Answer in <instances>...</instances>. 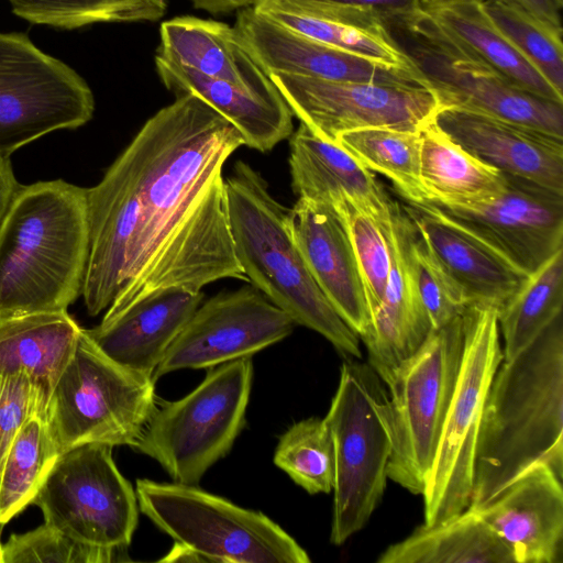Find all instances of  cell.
Masks as SVG:
<instances>
[{
    "label": "cell",
    "mask_w": 563,
    "mask_h": 563,
    "mask_svg": "<svg viewBox=\"0 0 563 563\" xmlns=\"http://www.w3.org/2000/svg\"><path fill=\"white\" fill-rule=\"evenodd\" d=\"M422 4L426 3H433V2H441V1H450V0H421ZM477 1H484V0H477Z\"/></svg>",
    "instance_id": "bcb514c9"
},
{
    "label": "cell",
    "mask_w": 563,
    "mask_h": 563,
    "mask_svg": "<svg viewBox=\"0 0 563 563\" xmlns=\"http://www.w3.org/2000/svg\"><path fill=\"white\" fill-rule=\"evenodd\" d=\"M49 396L24 373L0 374V478L10 448L25 421L46 413Z\"/></svg>",
    "instance_id": "60d3db41"
},
{
    "label": "cell",
    "mask_w": 563,
    "mask_h": 563,
    "mask_svg": "<svg viewBox=\"0 0 563 563\" xmlns=\"http://www.w3.org/2000/svg\"><path fill=\"white\" fill-rule=\"evenodd\" d=\"M241 133L192 95L158 110L87 188L90 251L81 296L111 318L162 290L247 282L238 262L223 166Z\"/></svg>",
    "instance_id": "6da1fadb"
},
{
    "label": "cell",
    "mask_w": 563,
    "mask_h": 563,
    "mask_svg": "<svg viewBox=\"0 0 563 563\" xmlns=\"http://www.w3.org/2000/svg\"><path fill=\"white\" fill-rule=\"evenodd\" d=\"M441 27L492 67L529 92L563 103L548 79L514 46L477 0H450L422 4Z\"/></svg>",
    "instance_id": "f546056e"
},
{
    "label": "cell",
    "mask_w": 563,
    "mask_h": 563,
    "mask_svg": "<svg viewBox=\"0 0 563 563\" xmlns=\"http://www.w3.org/2000/svg\"><path fill=\"white\" fill-rule=\"evenodd\" d=\"M520 7L532 15L556 26L562 27L559 9L553 0H505Z\"/></svg>",
    "instance_id": "7bdbcfd3"
},
{
    "label": "cell",
    "mask_w": 563,
    "mask_h": 563,
    "mask_svg": "<svg viewBox=\"0 0 563 563\" xmlns=\"http://www.w3.org/2000/svg\"><path fill=\"white\" fill-rule=\"evenodd\" d=\"M331 208L350 236L371 316L384 296L391 269V224L383 227L350 200H342Z\"/></svg>",
    "instance_id": "74e56055"
},
{
    "label": "cell",
    "mask_w": 563,
    "mask_h": 563,
    "mask_svg": "<svg viewBox=\"0 0 563 563\" xmlns=\"http://www.w3.org/2000/svg\"><path fill=\"white\" fill-rule=\"evenodd\" d=\"M289 172L297 199L333 207L350 200L389 228L397 202L373 172L336 143L328 142L300 123L289 136Z\"/></svg>",
    "instance_id": "603a6c76"
},
{
    "label": "cell",
    "mask_w": 563,
    "mask_h": 563,
    "mask_svg": "<svg viewBox=\"0 0 563 563\" xmlns=\"http://www.w3.org/2000/svg\"><path fill=\"white\" fill-rule=\"evenodd\" d=\"M307 2L334 4L373 10L386 23L405 20L422 8L421 0H301Z\"/></svg>",
    "instance_id": "b9f144b4"
},
{
    "label": "cell",
    "mask_w": 563,
    "mask_h": 563,
    "mask_svg": "<svg viewBox=\"0 0 563 563\" xmlns=\"http://www.w3.org/2000/svg\"><path fill=\"white\" fill-rule=\"evenodd\" d=\"M408 216L398 203L389 231L391 269L384 296L362 338L368 365L385 385L395 369L422 344L432 327L420 299L407 249Z\"/></svg>",
    "instance_id": "7402d4cb"
},
{
    "label": "cell",
    "mask_w": 563,
    "mask_h": 563,
    "mask_svg": "<svg viewBox=\"0 0 563 563\" xmlns=\"http://www.w3.org/2000/svg\"><path fill=\"white\" fill-rule=\"evenodd\" d=\"M158 76L176 93L192 95L224 117L241 133L244 146L272 151L294 132L292 113L277 90L261 93L201 75L155 55Z\"/></svg>",
    "instance_id": "484cf974"
},
{
    "label": "cell",
    "mask_w": 563,
    "mask_h": 563,
    "mask_svg": "<svg viewBox=\"0 0 563 563\" xmlns=\"http://www.w3.org/2000/svg\"><path fill=\"white\" fill-rule=\"evenodd\" d=\"M554 4L556 5V8L560 10L563 5V0H553Z\"/></svg>",
    "instance_id": "7dc6e473"
},
{
    "label": "cell",
    "mask_w": 563,
    "mask_h": 563,
    "mask_svg": "<svg viewBox=\"0 0 563 563\" xmlns=\"http://www.w3.org/2000/svg\"><path fill=\"white\" fill-rule=\"evenodd\" d=\"M93 111L91 89L70 66L25 33L0 32V157L51 132L77 129Z\"/></svg>",
    "instance_id": "4fadbf2b"
},
{
    "label": "cell",
    "mask_w": 563,
    "mask_h": 563,
    "mask_svg": "<svg viewBox=\"0 0 563 563\" xmlns=\"http://www.w3.org/2000/svg\"><path fill=\"white\" fill-rule=\"evenodd\" d=\"M336 144L366 169L388 178L409 203L428 202L419 173L421 131L366 128L342 133Z\"/></svg>",
    "instance_id": "d6a6232c"
},
{
    "label": "cell",
    "mask_w": 563,
    "mask_h": 563,
    "mask_svg": "<svg viewBox=\"0 0 563 563\" xmlns=\"http://www.w3.org/2000/svg\"><path fill=\"white\" fill-rule=\"evenodd\" d=\"M89 251L87 188L20 185L0 221V320L67 311L82 294Z\"/></svg>",
    "instance_id": "3957f363"
},
{
    "label": "cell",
    "mask_w": 563,
    "mask_h": 563,
    "mask_svg": "<svg viewBox=\"0 0 563 563\" xmlns=\"http://www.w3.org/2000/svg\"><path fill=\"white\" fill-rule=\"evenodd\" d=\"M378 563H516L510 549L472 508L422 523L383 551Z\"/></svg>",
    "instance_id": "4dcf8cb0"
},
{
    "label": "cell",
    "mask_w": 563,
    "mask_h": 563,
    "mask_svg": "<svg viewBox=\"0 0 563 563\" xmlns=\"http://www.w3.org/2000/svg\"><path fill=\"white\" fill-rule=\"evenodd\" d=\"M135 494L139 509L200 561L310 562L306 550L269 517L197 485L140 478Z\"/></svg>",
    "instance_id": "8992f818"
},
{
    "label": "cell",
    "mask_w": 563,
    "mask_h": 563,
    "mask_svg": "<svg viewBox=\"0 0 563 563\" xmlns=\"http://www.w3.org/2000/svg\"><path fill=\"white\" fill-rule=\"evenodd\" d=\"M472 509L510 549L516 563L563 561L562 478L550 466L530 467Z\"/></svg>",
    "instance_id": "d6986e66"
},
{
    "label": "cell",
    "mask_w": 563,
    "mask_h": 563,
    "mask_svg": "<svg viewBox=\"0 0 563 563\" xmlns=\"http://www.w3.org/2000/svg\"><path fill=\"white\" fill-rule=\"evenodd\" d=\"M418 234L461 288L467 306L497 309L526 282L506 254L473 228L430 202L402 207Z\"/></svg>",
    "instance_id": "ac0fdd59"
},
{
    "label": "cell",
    "mask_w": 563,
    "mask_h": 563,
    "mask_svg": "<svg viewBox=\"0 0 563 563\" xmlns=\"http://www.w3.org/2000/svg\"><path fill=\"white\" fill-rule=\"evenodd\" d=\"M157 404L155 379L115 363L82 329L46 420L59 453L87 443L133 448Z\"/></svg>",
    "instance_id": "52a82bcc"
},
{
    "label": "cell",
    "mask_w": 563,
    "mask_h": 563,
    "mask_svg": "<svg viewBox=\"0 0 563 563\" xmlns=\"http://www.w3.org/2000/svg\"><path fill=\"white\" fill-rule=\"evenodd\" d=\"M125 549H107L76 541L44 522L38 528L12 534L2 544V563H109L121 560Z\"/></svg>",
    "instance_id": "ab89813d"
},
{
    "label": "cell",
    "mask_w": 563,
    "mask_h": 563,
    "mask_svg": "<svg viewBox=\"0 0 563 563\" xmlns=\"http://www.w3.org/2000/svg\"><path fill=\"white\" fill-rule=\"evenodd\" d=\"M82 328L67 311L0 320V374L24 373L51 397Z\"/></svg>",
    "instance_id": "83f0119b"
},
{
    "label": "cell",
    "mask_w": 563,
    "mask_h": 563,
    "mask_svg": "<svg viewBox=\"0 0 563 563\" xmlns=\"http://www.w3.org/2000/svg\"><path fill=\"white\" fill-rule=\"evenodd\" d=\"M252 379L251 357L208 368L189 394L157 404L133 449L155 460L175 483L197 485L242 431Z\"/></svg>",
    "instance_id": "ba28073f"
},
{
    "label": "cell",
    "mask_w": 563,
    "mask_h": 563,
    "mask_svg": "<svg viewBox=\"0 0 563 563\" xmlns=\"http://www.w3.org/2000/svg\"><path fill=\"white\" fill-rule=\"evenodd\" d=\"M253 8L306 37L388 66L419 73L386 21L373 10L301 0H258Z\"/></svg>",
    "instance_id": "d4e9b609"
},
{
    "label": "cell",
    "mask_w": 563,
    "mask_h": 563,
    "mask_svg": "<svg viewBox=\"0 0 563 563\" xmlns=\"http://www.w3.org/2000/svg\"><path fill=\"white\" fill-rule=\"evenodd\" d=\"M225 188L234 252L247 282L296 324L318 332L340 353L361 358L358 335L327 299L294 241L290 208L242 161L225 178Z\"/></svg>",
    "instance_id": "277c9868"
},
{
    "label": "cell",
    "mask_w": 563,
    "mask_h": 563,
    "mask_svg": "<svg viewBox=\"0 0 563 563\" xmlns=\"http://www.w3.org/2000/svg\"><path fill=\"white\" fill-rule=\"evenodd\" d=\"M441 107H456L563 139V103L521 88L441 27L422 8L387 23Z\"/></svg>",
    "instance_id": "9c48e42d"
},
{
    "label": "cell",
    "mask_w": 563,
    "mask_h": 563,
    "mask_svg": "<svg viewBox=\"0 0 563 563\" xmlns=\"http://www.w3.org/2000/svg\"><path fill=\"white\" fill-rule=\"evenodd\" d=\"M273 460L307 493L332 492L334 449L324 418H308L288 428L279 438Z\"/></svg>",
    "instance_id": "d590c367"
},
{
    "label": "cell",
    "mask_w": 563,
    "mask_h": 563,
    "mask_svg": "<svg viewBox=\"0 0 563 563\" xmlns=\"http://www.w3.org/2000/svg\"><path fill=\"white\" fill-rule=\"evenodd\" d=\"M357 360V358H356ZM344 361L324 417L334 449L330 541L343 544L369 520L387 484L393 450L389 397L368 365Z\"/></svg>",
    "instance_id": "5b68a950"
},
{
    "label": "cell",
    "mask_w": 563,
    "mask_h": 563,
    "mask_svg": "<svg viewBox=\"0 0 563 563\" xmlns=\"http://www.w3.org/2000/svg\"><path fill=\"white\" fill-rule=\"evenodd\" d=\"M463 324L460 373L422 493L427 526L450 519L470 506L483 408L504 358L496 307L467 306Z\"/></svg>",
    "instance_id": "30bf717a"
},
{
    "label": "cell",
    "mask_w": 563,
    "mask_h": 563,
    "mask_svg": "<svg viewBox=\"0 0 563 563\" xmlns=\"http://www.w3.org/2000/svg\"><path fill=\"white\" fill-rule=\"evenodd\" d=\"M407 249L416 286L432 330L462 316L467 302L461 288L422 241L409 217Z\"/></svg>",
    "instance_id": "f35d334b"
},
{
    "label": "cell",
    "mask_w": 563,
    "mask_h": 563,
    "mask_svg": "<svg viewBox=\"0 0 563 563\" xmlns=\"http://www.w3.org/2000/svg\"><path fill=\"white\" fill-rule=\"evenodd\" d=\"M19 186L10 158L0 157V221Z\"/></svg>",
    "instance_id": "ee69618b"
},
{
    "label": "cell",
    "mask_w": 563,
    "mask_h": 563,
    "mask_svg": "<svg viewBox=\"0 0 563 563\" xmlns=\"http://www.w3.org/2000/svg\"><path fill=\"white\" fill-rule=\"evenodd\" d=\"M268 77L292 115L331 143L342 133L366 128L418 132L441 108L424 86L334 81L284 73Z\"/></svg>",
    "instance_id": "5bb4252c"
},
{
    "label": "cell",
    "mask_w": 563,
    "mask_h": 563,
    "mask_svg": "<svg viewBox=\"0 0 563 563\" xmlns=\"http://www.w3.org/2000/svg\"><path fill=\"white\" fill-rule=\"evenodd\" d=\"M563 307V250L556 252L498 309L503 361H510L530 345Z\"/></svg>",
    "instance_id": "1f68e13d"
},
{
    "label": "cell",
    "mask_w": 563,
    "mask_h": 563,
    "mask_svg": "<svg viewBox=\"0 0 563 563\" xmlns=\"http://www.w3.org/2000/svg\"><path fill=\"white\" fill-rule=\"evenodd\" d=\"M490 20L561 93H563L562 27H556L505 0H484Z\"/></svg>",
    "instance_id": "8d00e7d4"
},
{
    "label": "cell",
    "mask_w": 563,
    "mask_h": 563,
    "mask_svg": "<svg viewBox=\"0 0 563 563\" xmlns=\"http://www.w3.org/2000/svg\"><path fill=\"white\" fill-rule=\"evenodd\" d=\"M59 454L46 413L32 415L16 434L1 473L0 527L33 504Z\"/></svg>",
    "instance_id": "836d02e7"
},
{
    "label": "cell",
    "mask_w": 563,
    "mask_h": 563,
    "mask_svg": "<svg viewBox=\"0 0 563 563\" xmlns=\"http://www.w3.org/2000/svg\"><path fill=\"white\" fill-rule=\"evenodd\" d=\"M192 4L212 14L227 13L236 9L253 7L258 0H190Z\"/></svg>",
    "instance_id": "f6af8a7d"
},
{
    "label": "cell",
    "mask_w": 563,
    "mask_h": 563,
    "mask_svg": "<svg viewBox=\"0 0 563 563\" xmlns=\"http://www.w3.org/2000/svg\"><path fill=\"white\" fill-rule=\"evenodd\" d=\"M255 63L268 75L284 73L334 81L426 86L422 75L300 35L246 7L233 26ZM428 88V87H427Z\"/></svg>",
    "instance_id": "e0dca14e"
},
{
    "label": "cell",
    "mask_w": 563,
    "mask_h": 563,
    "mask_svg": "<svg viewBox=\"0 0 563 563\" xmlns=\"http://www.w3.org/2000/svg\"><path fill=\"white\" fill-rule=\"evenodd\" d=\"M563 479V320L498 366L485 399L467 508H477L537 464Z\"/></svg>",
    "instance_id": "7a4b0ae2"
},
{
    "label": "cell",
    "mask_w": 563,
    "mask_h": 563,
    "mask_svg": "<svg viewBox=\"0 0 563 563\" xmlns=\"http://www.w3.org/2000/svg\"><path fill=\"white\" fill-rule=\"evenodd\" d=\"M296 323L251 285L202 301L166 351L154 379L251 357L291 334Z\"/></svg>",
    "instance_id": "9a60e30c"
},
{
    "label": "cell",
    "mask_w": 563,
    "mask_h": 563,
    "mask_svg": "<svg viewBox=\"0 0 563 563\" xmlns=\"http://www.w3.org/2000/svg\"><path fill=\"white\" fill-rule=\"evenodd\" d=\"M294 241L313 279L344 322L364 338L371 325L366 296L346 228L321 203L297 199L289 209Z\"/></svg>",
    "instance_id": "44dd1931"
},
{
    "label": "cell",
    "mask_w": 563,
    "mask_h": 563,
    "mask_svg": "<svg viewBox=\"0 0 563 563\" xmlns=\"http://www.w3.org/2000/svg\"><path fill=\"white\" fill-rule=\"evenodd\" d=\"M156 55L210 78L244 89L277 91L268 75L255 63L230 25L196 16H176L159 30Z\"/></svg>",
    "instance_id": "4316f807"
},
{
    "label": "cell",
    "mask_w": 563,
    "mask_h": 563,
    "mask_svg": "<svg viewBox=\"0 0 563 563\" xmlns=\"http://www.w3.org/2000/svg\"><path fill=\"white\" fill-rule=\"evenodd\" d=\"M15 15L33 24L73 30L99 22L156 21L166 0H8Z\"/></svg>",
    "instance_id": "e575fe53"
},
{
    "label": "cell",
    "mask_w": 563,
    "mask_h": 563,
    "mask_svg": "<svg viewBox=\"0 0 563 563\" xmlns=\"http://www.w3.org/2000/svg\"><path fill=\"white\" fill-rule=\"evenodd\" d=\"M505 176V187L494 199L471 209L443 210L473 228L530 275L563 250V192Z\"/></svg>",
    "instance_id": "2e32d148"
},
{
    "label": "cell",
    "mask_w": 563,
    "mask_h": 563,
    "mask_svg": "<svg viewBox=\"0 0 563 563\" xmlns=\"http://www.w3.org/2000/svg\"><path fill=\"white\" fill-rule=\"evenodd\" d=\"M112 449L87 443L60 453L33 504L45 523L78 542L126 549L137 526L139 504Z\"/></svg>",
    "instance_id": "7c38bea8"
},
{
    "label": "cell",
    "mask_w": 563,
    "mask_h": 563,
    "mask_svg": "<svg viewBox=\"0 0 563 563\" xmlns=\"http://www.w3.org/2000/svg\"><path fill=\"white\" fill-rule=\"evenodd\" d=\"M433 121L449 137L488 165L563 192V139L456 107H441Z\"/></svg>",
    "instance_id": "ffe728a7"
},
{
    "label": "cell",
    "mask_w": 563,
    "mask_h": 563,
    "mask_svg": "<svg viewBox=\"0 0 563 563\" xmlns=\"http://www.w3.org/2000/svg\"><path fill=\"white\" fill-rule=\"evenodd\" d=\"M1 558H2V544H1V542H0V563H2V562H1Z\"/></svg>",
    "instance_id": "c3c4849f"
},
{
    "label": "cell",
    "mask_w": 563,
    "mask_h": 563,
    "mask_svg": "<svg viewBox=\"0 0 563 563\" xmlns=\"http://www.w3.org/2000/svg\"><path fill=\"white\" fill-rule=\"evenodd\" d=\"M203 298L198 289H165L111 318H102L86 332L115 363L154 379L166 351Z\"/></svg>",
    "instance_id": "cb8c5ba5"
},
{
    "label": "cell",
    "mask_w": 563,
    "mask_h": 563,
    "mask_svg": "<svg viewBox=\"0 0 563 563\" xmlns=\"http://www.w3.org/2000/svg\"><path fill=\"white\" fill-rule=\"evenodd\" d=\"M463 314L432 330L387 383L393 450L387 476L422 495L460 373Z\"/></svg>",
    "instance_id": "8fae6325"
},
{
    "label": "cell",
    "mask_w": 563,
    "mask_h": 563,
    "mask_svg": "<svg viewBox=\"0 0 563 563\" xmlns=\"http://www.w3.org/2000/svg\"><path fill=\"white\" fill-rule=\"evenodd\" d=\"M419 173L428 202L445 210L483 205L506 184L503 172L464 150L434 121L421 130Z\"/></svg>",
    "instance_id": "f1b7e54d"
}]
</instances>
